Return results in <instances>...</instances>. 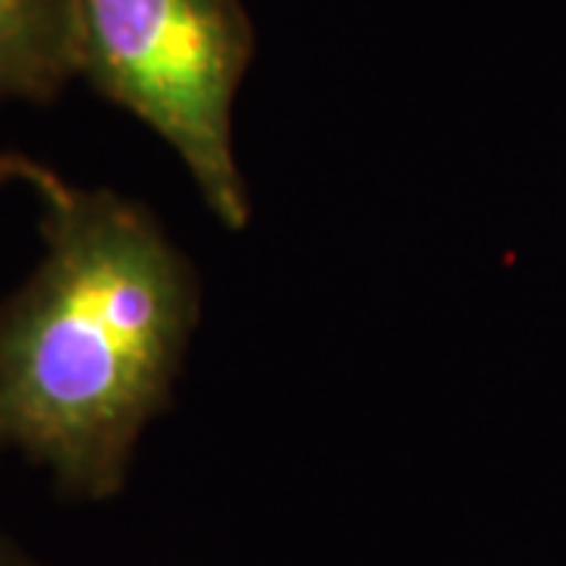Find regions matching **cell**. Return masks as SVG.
Instances as JSON below:
<instances>
[{
    "instance_id": "obj_3",
    "label": "cell",
    "mask_w": 566,
    "mask_h": 566,
    "mask_svg": "<svg viewBox=\"0 0 566 566\" xmlns=\"http://www.w3.org/2000/svg\"><path fill=\"white\" fill-rule=\"evenodd\" d=\"M73 76V3L0 0V102H51Z\"/></svg>"
},
{
    "instance_id": "obj_1",
    "label": "cell",
    "mask_w": 566,
    "mask_h": 566,
    "mask_svg": "<svg viewBox=\"0 0 566 566\" xmlns=\"http://www.w3.org/2000/svg\"><path fill=\"white\" fill-rule=\"evenodd\" d=\"M0 177L35 189L44 255L0 303V453L54 475L63 497L111 501L142 431L174 403L202 277L145 205L85 189L25 155Z\"/></svg>"
},
{
    "instance_id": "obj_4",
    "label": "cell",
    "mask_w": 566,
    "mask_h": 566,
    "mask_svg": "<svg viewBox=\"0 0 566 566\" xmlns=\"http://www.w3.org/2000/svg\"><path fill=\"white\" fill-rule=\"evenodd\" d=\"M0 566H41L25 547H20L10 535L0 532Z\"/></svg>"
},
{
    "instance_id": "obj_5",
    "label": "cell",
    "mask_w": 566,
    "mask_h": 566,
    "mask_svg": "<svg viewBox=\"0 0 566 566\" xmlns=\"http://www.w3.org/2000/svg\"><path fill=\"white\" fill-rule=\"evenodd\" d=\"M0 182H7V180H3V177H0Z\"/></svg>"
},
{
    "instance_id": "obj_2",
    "label": "cell",
    "mask_w": 566,
    "mask_h": 566,
    "mask_svg": "<svg viewBox=\"0 0 566 566\" xmlns=\"http://www.w3.org/2000/svg\"><path fill=\"white\" fill-rule=\"evenodd\" d=\"M76 70L167 142L208 211L243 230L252 208L233 107L255 54L240 0H70Z\"/></svg>"
}]
</instances>
